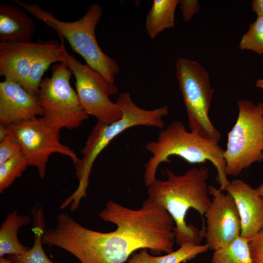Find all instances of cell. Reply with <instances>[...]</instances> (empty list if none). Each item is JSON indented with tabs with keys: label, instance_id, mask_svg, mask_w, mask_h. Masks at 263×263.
Wrapping results in <instances>:
<instances>
[{
	"label": "cell",
	"instance_id": "obj_1",
	"mask_svg": "<svg viewBox=\"0 0 263 263\" xmlns=\"http://www.w3.org/2000/svg\"><path fill=\"white\" fill-rule=\"evenodd\" d=\"M99 216L116 229L101 232L74 221L65 232L64 248L81 263H124L141 249L156 254L174 251V221L165 208L148 198L137 209L109 201Z\"/></svg>",
	"mask_w": 263,
	"mask_h": 263
},
{
	"label": "cell",
	"instance_id": "obj_2",
	"mask_svg": "<svg viewBox=\"0 0 263 263\" xmlns=\"http://www.w3.org/2000/svg\"><path fill=\"white\" fill-rule=\"evenodd\" d=\"M166 180H156L148 187L149 198L155 205L165 208L172 217L175 227V243L180 246L186 243L200 244L203 235L194 225H188L185 218L191 208L197 211L203 219L210 202L208 169L205 167H194L177 175L166 169Z\"/></svg>",
	"mask_w": 263,
	"mask_h": 263
},
{
	"label": "cell",
	"instance_id": "obj_3",
	"mask_svg": "<svg viewBox=\"0 0 263 263\" xmlns=\"http://www.w3.org/2000/svg\"><path fill=\"white\" fill-rule=\"evenodd\" d=\"M145 149L151 154L144 165V179L147 187L156 180L159 165L170 162L172 156H179L191 164L210 162L216 169V180L222 191L230 183L225 173V150L218 143L188 131L180 120H173L162 129L157 139L148 142Z\"/></svg>",
	"mask_w": 263,
	"mask_h": 263
},
{
	"label": "cell",
	"instance_id": "obj_4",
	"mask_svg": "<svg viewBox=\"0 0 263 263\" xmlns=\"http://www.w3.org/2000/svg\"><path fill=\"white\" fill-rule=\"evenodd\" d=\"M116 103L122 111V117L109 124L97 121L81 150L82 157L75 165L78 185L73 193L66 199V203L74 208H78L81 200L86 196L94 161L114 138L126 130L137 126L164 128V118L169 114L167 106L151 110L143 109L134 102L128 92L120 94Z\"/></svg>",
	"mask_w": 263,
	"mask_h": 263
},
{
	"label": "cell",
	"instance_id": "obj_5",
	"mask_svg": "<svg viewBox=\"0 0 263 263\" xmlns=\"http://www.w3.org/2000/svg\"><path fill=\"white\" fill-rule=\"evenodd\" d=\"M13 2L57 32L68 42L74 51L84 59L86 64L111 85H115V77L120 71V66L116 60L102 50L95 36V28L103 13L98 4L90 5L81 19L66 22L58 19L36 3L19 0Z\"/></svg>",
	"mask_w": 263,
	"mask_h": 263
},
{
	"label": "cell",
	"instance_id": "obj_6",
	"mask_svg": "<svg viewBox=\"0 0 263 263\" xmlns=\"http://www.w3.org/2000/svg\"><path fill=\"white\" fill-rule=\"evenodd\" d=\"M239 113L227 134L224 157L226 175L237 176L256 162H263V102H237Z\"/></svg>",
	"mask_w": 263,
	"mask_h": 263
},
{
	"label": "cell",
	"instance_id": "obj_7",
	"mask_svg": "<svg viewBox=\"0 0 263 263\" xmlns=\"http://www.w3.org/2000/svg\"><path fill=\"white\" fill-rule=\"evenodd\" d=\"M175 67L190 131L218 143L221 134L208 115L214 91L208 72L196 61L184 57L176 59Z\"/></svg>",
	"mask_w": 263,
	"mask_h": 263
},
{
	"label": "cell",
	"instance_id": "obj_8",
	"mask_svg": "<svg viewBox=\"0 0 263 263\" xmlns=\"http://www.w3.org/2000/svg\"><path fill=\"white\" fill-rule=\"evenodd\" d=\"M52 71L51 77L43 79L39 85L38 102L44 111L42 118L54 128H78L89 115L71 86L73 72L64 62L54 64Z\"/></svg>",
	"mask_w": 263,
	"mask_h": 263
},
{
	"label": "cell",
	"instance_id": "obj_9",
	"mask_svg": "<svg viewBox=\"0 0 263 263\" xmlns=\"http://www.w3.org/2000/svg\"><path fill=\"white\" fill-rule=\"evenodd\" d=\"M58 36L63 62L75 77L76 92L83 110L88 115L105 124H111L120 119L122 115L120 108L109 97L118 93L117 87L109 83L89 65L82 64L69 54L64 45V39Z\"/></svg>",
	"mask_w": 263,
	"mask_h": 263
},
{
	"label": "cell",
	"instance_id": "obj_10",
	"mask_svg": "<svg viewBox=\"0 0 263 263\" xmlns=\"http://www.w3.org/2000/svg\"><path fill=\"white\" fill-rule=\"evenodd\" d=\"M6 126L9 133L21 144L28 166L37 168L42 179L45 176L46 164L53 153L70 157L75 165L80 159L72 150L60 142L61 129L47 124L42 117Z\"/></svg>",
	"mask_w": 263,
	"mask_h": 263
},
{
	"label": "cell",
	"instance_id": "obj_11",
	"mask_svg": "<svg viewBox=\"0 0 263 263\" xmlns=\"http://www.w3.org/2000/svg\"><path fill=\"white\" fill-rule=\"evenodd\" d=\"M212 196L204 216L207 226L204 234L209 249L223 248L240 236L241 221L235 201L230 194L213 186H208Z\"/></svg>",
	"mask_w": 263,
	"mask_h": 263
},
{
	"label": "cell",
	"instance_id": "obj_12",
	"mask_svg": "<svg viewBox=\"0 0 263 263\" xmlns=\"http://www.w3.org/2000/svg\"><path fill=\"white\" fill-rule=\"evenodd\" d=\"M43 114L38 95L13 81L5 79L0 82V124H15Z\"/></svg>",
	"mask_w": 263,
	"mask_h": 263
},
{
	"label": "cell",
	"instance_id": "obj_13",
	"mask_svg": "<svg viewBox=\"0 0 263 263\" xmlns=\"http://www.w3.org/2000/svg\"><path fill=\"white\" fill-rule=\"evenodd\" d=\"M224 191L233 197L239 214L240 236L250 240L263 229V197L241 179L230 181Z\"/></svg>",
	"mask_w": 263,
	"mask_h": 263
},
{
	"label": "cell",
	"instance_id": "obj_14",
	"mask_svg": "<svg viewBox=\"0 0 263 263\" xmlns=\"http://www.w3.org/2000/svg\"><path fill=\"white\" fill-rule=\"evenodd\" d=\"M36 47V41H0V75L25 89Z\"/></svg>",
	"mask_w": 263,
	"mask_h": 263
},
{
	"label": "cell",
	"instance_id": "obj_15",
	"mask_svg": "<svg viewBox=\"0 0 263 263\" xmlns=\"http://www.w3.org/2000/svg\"><path fill=\"white\" fill-rule=\"evenodd\" d=\"M34 20L15 2L0 3V41L31 42Z\"/></svg>",
	"mask_w": 263,
	"mask_h": 263
},
{
	"label": "cell",
	"instance_id": "obj_16",
	"mask_svg": "<svg viewBox=\"0 0 263 263\" xmlns=\"http://www.w3.org/2000/svg\"><path fill=\"white\" fill-rule=\"evenodd\" d=\"M25 90L38 95L44 73L53 63L64 61L61 43L55 39L38 40Z\"/></svg>",
	"mask_w": 263,
	"mask_h": 263
},
{
	"label": "cell",
	"instance_id": "obj_17",
	"mask_svg": "<svg viewBox=\"0 0 263 263\" xmlns=\"http://www.w3.org/2000/svg\"><path fill=\"white\" fill-rule=\"evenodd\" d=\"M33 219L32 232L34 242L32 247L19 255H8L12 263H54L46 255L42 244V236L45 230V221L43 208L36 202L31 210Z\"/></svg>",
	"mask_w": 263,
	"mask_h": 263
},
{
	"label": "cell",
	"instance_id": "obj_18",
	"mask_svg": "<svg viewBox=\"0 0 263 263\" xmlns=\"http://www.w3.org/2000/svg\"><path fill=\"white\" fill-rule=\"evenodd\" d=\"M29 222V216L19 215L17 210L8 213L0 228V258L6 254H21L30 249L21 244L18 237L19 229Z\"/></svg>",
	"mask_w": 263,
	"mask_h": 263
},
{
	"label": "cell",
	"instance_id": "obj_19",
	"mask_svg": "<svg viewBox=\"0 0 263 263\" xmlns=\"http://www.w3.org/2000/svg\"><path fill=\"white\" fill-rule=\"evenodd\" d=\"M178 0H154L146 18L147 33L151 39L155 38L166 29L174 27Z\"/></svg>",
	"mask_w": 263,
	"mask_h": 263
},
{
	"label": "cell",
	"instance_id": "obj_20",
	"mask_svg": "<svg viewBox=\"0 0 263 263\" xmlns=\"http://www.w3.org/2000/svg\"><path fill=\"white\" fill-rule=\"evenodd\" d=\"M209 249L208 245L193 243H186L175 251L162 256H153L149 254L147 249L138 253H134L128 260V263H182L190 260L198 255Z\"/></svg>",
	"mask_w": 263,
	"mask_h": 263
},
{
	"label": "cell",
	"instance_id": "obj_21",
	"mask_svg": "<svg viewBox=\"0 0 263 263\" xmlns=\"http://www.w3.org/2000/svg\"><path fill=\"white\" fill-rule=\"evenodd\" d=\"M211 263H254L249 240L240 236L228 245L214 251Z\"/></svg>",
	"mask_w": 263,
	"mask_h": 263
},
{
	"label": "cell",
	"instance_id": "obj_22",
	"mask_svg": "<svg viewBox=\"0 0 263 263\" xmlns=\"http://www.w3.org/2000/svg\"><path fill=\"white\" fill-rule=\"evenodd\" d=\"M28 167L22 152L0 164V192L11 186L21 176Z\"/></svg>",
	"mask_w": 263,
	"mask_h": 263
},
{
	"label": "cell",
	"instance_id": "obj_23",
	"mask_svg": "<svg viewBox=\"0 0 263 263\" xmlns=\"http://www.w3.org/2000/svg\"><path fill=\"white\" fill-rule=\"evenodd\" d=\"M242 50H251L263 54V17H257L244 34L239 44Z\"/></svg>",
	"mask_w": 263,
	"mask_h": 263
},
{
	"label": "cell",
	"instance_id": "obj_24",
	"mask_svg": "<svg viewBox=\"0 0 263 263\" xmlns=\"http://www.w3.org/2000/svg\"><path fill=\"white\" fill-rule=\"evenodd\" d=\"M22 152L19 141L12 134L0 141V164Z\"/></svg>",
	"mask_w": 263,
	"mask_h": 263
},
{
	"label": "cell",
	"instance_id": "obj_25",
	"mask_svg": "<svg viewBox=\"0 0 263 263\" xmlns=\"http://www.w3.org/2000/svg\"><path fill=\"white\" fill-rule=\"evenodd\" d=\"M251 257L254 263H263V229L249 240Z\"/></svg>",
	"mask_w": 263,
	"mask_h": 263
},
{
	"label": "cell",
	"instance_id": "obj_26",
	"mask_svg": "<svg viewBox=\"0 0 263 263\" xmlns=\"http://www.w3.org/2000/svg\"><path fill=\"white\" fill-rule=\"evenodd\" d=\"M178 4L185 22H189L200 9V5L197 0H180Z\"/></svg>",
	"mask_w": 263,
	"mask_h": 263
},
{
	"label": "cell",
	"instance_id": "obj_27",
	"mask_svg": "<svg viewBox=\"0 0 263 263\" xmlns=\"http://www.w3.org/2000/svg\"><path fill=\"white\" fill-rule=\"evenodd\" d=\"M252 11L257 17H263V0H254L251 2Z\"/></svg>",
	"mask_w": 263,
	"mask_h": 263
},
{
	"label": "cell",
	"instance_id": "obj_28",
	"mask_svg": "<svg viewBox=\"0 0 263 263\" xmlns=\"http://www.w3.org/2000/svg\"><path fill=\"white\" fill-rule=\"evenodd\" d=\"M9 133L6 125L0 124V141L5 138Z\"/></svg>",
	"mask_w": 263,
	"mask_h": 263
},
{
	"label": "cell",
	"instance_id": "obj_29",
	"mask_svg": "<svg viewBox=\"0 0 263 263\" xmlns=\"http://www.w3.org/2000/svg\"><path fill=\"white\" fill-rule=\"evenodd\" d=\"M256 85L258 88L263 89V79L257 80L256 83Z\"/></svg>",
	"mask_w": 263,
	"mask_h": 263
},
{
	"label": "cell",
	"instance_id": "obj_30",
	"mask_svg": "<svg viewBox=\"0 0 263 263\" xmlns=\"http://www.w3.org/2000/svg\"><path fill=\"white\" fill-rule=\"evenodd\" d=\"M0 263H12V262L8 258H5L3 257L0 258Z\"/></svg>",
	"mask_w": 263,
	"mask_h": 263
},
{
	"label": "cell",
	"instance_id": "obj_31",
	"mask_svg": "<svg viewBox=\"0 0 263 263\" xmlns=\"http://www.w3.org/2000/svg\"><path fill=\"white\" fill-rule=\"evenodd\" d=\"M256 189L259 194L263 197V183L261 184Z\"/></svg>",
	"mask_w": 263,
	"mask_h": 263
}]
</instances>
